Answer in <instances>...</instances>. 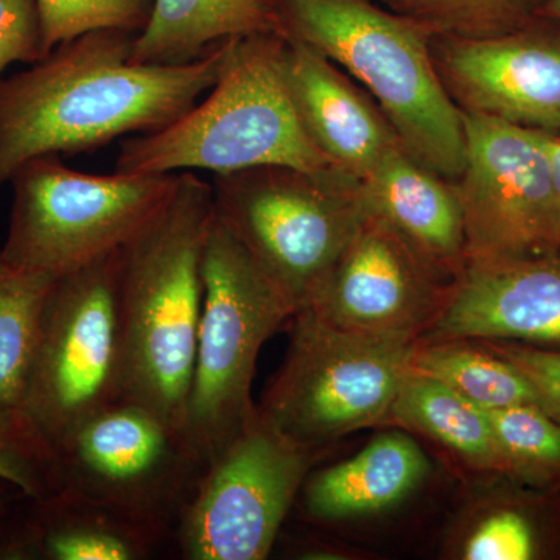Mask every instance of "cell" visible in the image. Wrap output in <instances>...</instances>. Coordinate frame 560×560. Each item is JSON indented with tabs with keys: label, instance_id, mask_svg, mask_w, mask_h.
<instances>
[{
	"label": "cell",
	"instance_id": "obj_15",
	"mask_svg": "<svg viewBox=\"0 0 560 560\" xmlns=\"http://www.w3.org/2000/svg\"><path fill=\"white\" fill-rule=\"evenodd\" d=\"M430 342L560 341V256L469 260Z\"/></svg>",
	"mask_w": 560,
	"mask_h": 560
},
{
	"label": "cell",
	"instance_id": "obj_27",
	"mask_svg": "<svg viewBox=\"0 0 560 560\" xmlns=\"http://www.w3.org/2000/svg\"><path fill=\"white\" fill-rule=\"evenodd\" d=\"M493 433L510 467H560V425L536 405L489 410Z\"/></svg>",
	"mask_w": 560,
	"mask_h": 560
},
{
	"label": "cell",
	"instance_id": "obj_24",
	"mask_svg": "<svg viewBox=\"0 0 560 560\" xmlns=\"http://www.w3.org/2000/svg\"><path fill=\"white\" fill-rule=\"evenodd\" d=\"M433 36L482 38L521 28L539 18L544 0H378Z\"/></svg>",
	"mask_w": 560,
	"mask_h": 560
},
{
	"label": "cell",
	"instance_id": "obj_2",
	"mask_svg": "<svg viewBox=\"0 0 560 560\" xmlns=\"http://www.w3.org/2000/svg\"><path fill=\"white\" fill-rule=\"evenodd\" d=\"M212 184L179 173L171 200L120 249L125 397L183 430L200 330Z\"/></svg>",
	"mask_w": 560,
	"mask_h": 560
},
{
	"label": "cell",
	"instance_id": "obj_3",
	"mask_svg": "<svg viewBox=\"0 0 560 560\" xmlns=\"http://www.w3.org/2000/svg\"><path fill=\"white\" fill-rule=\"evenodd\" d=\"M285 36L276 33L228 40L208 97L168 127L121 142L116 173L217 176L267 165L337 168L302 127L285 79Z\"/></svg>",
	"mask_w": 560,
	"mask_h": 560
},
{
	"label": "cell",
	"instance_id": "obj_5",
	"mask_svg": "<svg viewBox=\"0 0 560 560\" xmlns=\"http://www.w3.org/2000/svg\"><path fill=\"white\" fill-rule=\"evenodd\" d=\"M215 219L245 246L294 313L308 304L368 217L361 179L267 165L217 175Z\"/></svg>",
	"mask_w": 560,
	"mask_h": 560
},
{
	"label": "cell",
	"instance_id": "obj_30",
	"mask_svg": "<svg viewBox=\"0 0 560 560\" xmlns=\"http://www.w3.org/2000/svg\"><path fill=\"white\" fill-rule=\"evenodd\" d=\"M492 350L525 374L539 390L548 412L560 419V352L511 345L492 346Z\"/></svg>",
	"mask_w": 560,
	"mask_h": 560
},
{
	"label": "cell",
	"instance_id": "obj_9",
	"mask_svg": "<svg viewBox=\"0 0 560 560\" xmlns=\"http://www.w3.org/2000/svg\"><path fill=\"white\" fill-rule=\"evenodd\" d=\"M125 397L120 249L55 280L22 410L51 445Z\"/></svg>",
	"mask_w": 560,
	"mask_h": 560
},
{
	"label": "cell",
	"instance_id": "obj_23",
	"mask_svg": "<svg viewBox=\"0 0 560 560\" xmlns=\"http://www.w3.org/2000/svg\"><path fill=\"white\" fill-rule=\"evenodd\" d=\"M55 280L14 267L0 246V410L22 408L40 315Z\"/></svg>",
	"mask_w": 560,
	"mask_h": 560
},
{
	"label": "cell",
	"instance_id": "obj_11",
	"mask_svg": "<svg viewBox=\"0 0 560 560\" xmlns=\"http://www.w3.org/2000/svg\"><path fill=\"white\" fill-rule=\"evenodd\" d=\"M319 455L283 436L256 408L206 467L168 551L180 560L267 559Z\"/></svg>",
	"mask_w": 560,
	"mask_h": 560
},
{
	"label": "cell",
	"instance_id": "obj_33",
	"mask_svg": "<svg viewBox=\"0 0 560 560\" xmlns=\"http://www.w3.org/2000/svg\"><path fill=\"white\" fill-rule=\"evenodd\" d=\"M539 16L560 22V0H544L541 3Z\"/></svg>",
	"mask_w": 560,
	"mask_h": 560
},
{
	"label": "cell",
	"instance_id": "obj_4",
	"mask_svg": "<svg viewBox=\"0 0 560 560\" xmlns=\"http://www.w3.org/2000/svg\"><path fill=\"white\" fill-rule=\"evenodd\" d=\"M283 36L348 70L377 101L405 150L455 183L466 164L463 116L434 65L433 35L375 0H275Z\"/></svg>",
	"mask_w": 560,
	"mask_h": 560
},
{
	"label": "cell",
	"instance_id": "obj_21",
	"mask_svg": "<svg viewBox=\"0 0 560 560\" xmlns=\"http://www.w3.org/2000/svg\"><path fill=\"white\" fill-rule=\"evenodd\" d=\"M389 418L440 441L464 459L482 469H504L488 411L464 399L444 383L408 372Z\"/></svg>",
	"mask_w": 560,
	"mask_h": 560
},
{
	"label": "cell",
	"instance_id": "obj_31",
	"mask_svg": "<svg viewBox=\"0 0 560 560\" xmlns=\"http://www.w3.org/2000/svg\"><path fill=\"white\" fill-rule=\"evenodd\" d=\"M545 149L550 160L552 189H555L556 209H558L560 254V136L545 132Z\"/></svg>",
	"mask_w": 560,
	"mask_h": 560
},
{
	"label": "cell",
	"instance_id": "obj_29",
	"mask_svg": "<svg viewBox=\"0 0 560 560\" xmlns=\"http://www.w3.org/2000/svg\"><path fill=\"white\" fill-rule=\"evenodd\" d=\"M46 57L36 0H0V75L14 62Z\"/></svg>",
	"mask_w": 560,
	"mask_h": 560
},
{
	"label": "cell",
	"instance_id": "obj_28",
	"mask_svg": "<svg viewBox=\"0 0 560 560\" xmlns=\"http://www.w3.org/2000/svg\"><path fill=\"white\" fill-rule=\"evenodd\" d=\"M534 555L533 533L517 512L489 515L464 545L467 560H528Z\"/></svg>",
	"mask_w": 560,
	"mask_h": 560
},
{
	"label": "cell",
	"instance_id": "obj_26",
	"mask_svg": "<svg viewBox=\"0 0 560 560\" xmlns=\"http://www.w3.org/2000/svg\"><path fill=\"white\" fill-rule=\"evenodd\" d=\"M0 477L31 497L55 486L54 445L22 408L0 410Z\"/></svg>",
	"mask_w": 560,
	"mask_h": 560
},
{
	"label": "cell",
	"instance_id": "obj_12",
	"mask_svg": "<svg viewBox=\"0 0 560 560\" xmlns=\"http://www.w3.org/2000/svg\"><path fill=\"white\" fill-rule=\"evenodd\" d=\"M466 164L455 180L466 261L560 256L545 132L464 113Z\"/></svg>",
	"mask_w": 560,
	"mask_h": 560
},
{
	"label": "cell",
	"instance_id": "obj_7",
	"mask_svg": "<svg viewBox=\"0 0 560 560\" xmlns=\"http://www.w3.org/2000/svg\"><path fill=\"white\" fill-rule=\"evenodd\" d=\"M173 175H91L61 156L33 158L11 176L7 260L20 270L61 278L124 248L171 200Z\"/></svg>",
	"mask_w": 560,
	"mask_h": 560
},
{
	"label": "cell",
	"instance_id": "obj_18",
	"mask_svg": "<svg viewBox=\"0 0 560 560\" xmlns=\"http://www.w3.org/2000/svg\"><path fill=\"white\" fill-rule=\"evenodd\" d=\"M368 212L382 217L423 259L456 279L466 265L463 209L455 184L396 147L361 179Z\"/></svg>",
	"mask_w": 560,
	"mask_h": 560
},
{
	"label": "cell",
	"instance_id": "obj_10",
	"mask_svg": "<svg viewBox=\"0 0 560 560\" xmlns=\"http://www.w3.org/2000/svg\"><path fill=\"white\" fill-rule=\"evenodd\" d=\"M54 452V489L75 490L171 539L208 467L179 427L130 397L81 422Z\"/></svg>",
	"mask_w": 560,
	"mask_h": 560
},
{
	"label": "cell",
	"instance_id": "obj_22",
	"mask_svg": "<svg viewBox=\"0 0 560 560\" xmlns=\"http://www.w3.org/2000/svg\"><path fill=\"white\" fill-rule=\"evenodd\" d=\"M411 371L444 383L486 411L514 405H536L548 411L539 390L514 364L460 341H420Z\"/></svg>",
	"mask_w": 560,
	"mask_h": 560
},
{
	"label": "cell",
	"instance_id": "obj_20",
	"mask_svg": "<svg viewBox=\"0 0 560 560\" xmlns=\"http://www.w3.org/2000/svg\"><path fill=\"white\" fill-rule=\"evenodd\" d=\"M282 35L275 0H154L149 24L132 43L136 65L200 60L226 40Z\"/></svg>",
	"mask_w": 560,
	"mask_h": 560
},
{
	"label": "cell",
	"instance_id": "obj_14",
	"mask_svg": "<svg viewBox=\"0 0 560 560\" xmlns=\"http://www.w3.org/2000/svg\"><path fill=\"white\" fill-rule=\"evenodd\" d=\"M547 24L539 16L482 38L433 36L434 65L456 106L560 136V32Z\"/></svg>",
	"mask_w": 560,
	"mask_h": 560
},
{
	"label": "cell",
	"instance_id": "obj_8",
	"mask_svg": "<svg viewBox=\"0 0 560 560\" xmlns=\"http://www.w3.org/2000/svg\"><path fill=\"white\" fill-rule=\"evenodd\" d=\"M291 319L287 359L257 405L264 419L302 447L323 453L350 431L389 418L420 341L350 334L308 311Z\"/></svg>",
	"mask_w": 560,
	"mask_h": 560
},
{
	"label": "cell",
	"instance_id": "obj_19",
	"mask_svg": "<svg viewBox=\"0 0 560 560\" xmlns=\"http://www.w3.org/2000/svg\"><path fill=\"white\" fill-rule=\"evenodd\" d=\"M429 459L407 434L375 438L353 458L308 471L301 504L312 522H341L389 510L418 488Z\"/></svg>",
	"mask_w": 560,
	"mask_h": 560
},
{
	"label": "cell",
	"instance_id": "obj_17",
	"mask_svg": "<svg viewBox=\"0 0 560 560\" xmlns=\"http://www.w3.org/2000/svg\"><path fill=\"white\" fill-rule=\"evenodd\" d=\"M285 79L302 127L338 171L364 179L401 145L381 106L307 44L287 38Z\"/></svg>",
	"mask_w": 560,
	"mask_h": 560
},
{
	"label": "cell",
	"instance_id": "obj_13",
	"mask_svg": "<svg viewBox=\"0 0 560 560\" xmlns=\"http://www.w3.org/2000/svg\"><path fill=\"white\" fill-rule=\"evenodd\" d=\"M455 280L370 212L302 311L350 334L419 342Z\"/></svg>",
	"mask_w": 560,
	"mask_h": 560
},
{
	"label": "cell",
	"instance_id": "obj_1",
	"mask_svg": "<svg viewBox=\"0 0 560 560\" xmlns=\"http://www.w3.org/2000/svg\"><path fill=\"white\" fill-rule=\"evenodd\" d=\"M138 33H86L0 77V187L33 158L90 153L168 127L219 79L226 43L178 66L130 60Z\"/></svg>",
	"mask_w": 560,
	"mask_h": 560
},
{
	"label": "cell",
	"instance_id": "obj_32",
	"mask_svg": "<svg viewBox=\"0 0 560 560\" xmlns=\"http://www.w3.org/2000/svg\"><path fill=\"white\" fill-rule=\"evenodd\" d=\"M22 493L24 492L16 485L0 477V523L5 521Z\"/></svg>",
	"mask_w": 560,
	"mask_h": 560
},
{
	"label": "cell",
	"instance_id": "obj_6",
	"mask_svg": "<svg viewBox=\"0 0 560 560\" xmlns=\"http://www.w3.org/2000/svg\"><path fill=\"white\" fill-rule=\"evenodd\" d=\"M205 300L183 431L206 464L246 425L261 346L294 315L248 250L213 219L202 256Z\"/></svg>",
	"mask_w": 560,
	"mask_h": 560
},
{
	"label": "cell",
	"instance_id": "obj_16",
	"mask_svg": "<svg viewBox=\"0 0 560 560\" xmlns=\"http://www.w3.org/2000/svg\"><path fill=\"white\" fill-rule=\"evenodd\" d=\"M171 537L75 490L22 493L0 523V560H150Z\"/></svg>",
	"mask_w": 560,
	"mask_h": 560
},
{
	"label": "cell",
	"instance_id": "obj_25",
	"mask_svg": "<svg viewBox=\"0 0 560 560\" xmlns=\"http://www.w3.org/2000/svg\"><path fill=\"white\" fill-rule=\"evenodd\" d=\"M44 50L86 33L125 31L140 33L149 24L154 0H36Z\"/></svg>",
	"mask_w": 560,
	"mask_h": 560
}]
</instances>
